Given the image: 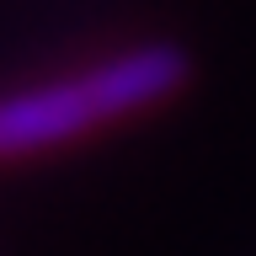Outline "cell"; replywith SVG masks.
Segmentation results:
<instances>
[{
	"mask_svg": "<svg viewBox=\"0 0 256 256\" xmlns=\"http://www.w3.org/2000/svg\"><path fill=\"white\" fill-rule=\"evenodd\" d=\"M187 86V54L176 43H134L123 54L38 80L0 96V160L48 155L107 123L160 107Z\"/></svg>",
	"mask_w": 256,
	"mask_h": 256,
	"instance_id": "obj_1",
	"label": "cell"
}]
</instances>
